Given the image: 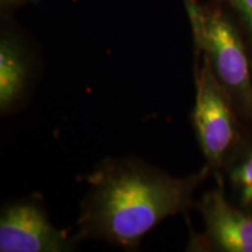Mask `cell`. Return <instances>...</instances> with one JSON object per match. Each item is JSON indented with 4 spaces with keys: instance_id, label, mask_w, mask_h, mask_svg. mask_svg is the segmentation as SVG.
Segmentation results:
<instances>
[{
    "instance_id": "7",
    "label": "cell",
    "mask_w": 252,
    "mask_h": 252,
    "mask_svg": "<svg viewBox=\"0 0 252 252\" xmlns=\"http://www.w3.org/2000/svg\"><path fill=\"white\" fill-rule=\"evenodd\" d=\"M229 181L241 208L252 210V146L242 150L230 160Z\"/></svg>"
},
{
    "instance_id": "1",
    "label": "cell",
    "mask_w": 252,
    "mask_h": 252,
    "mask_svg": "<svg viewBox=\"0 0 252 252\" xmlns=\"http://www.w3.org/2000/svg\"><path fill=\"white\" fill-rule=\"evenodd\" d=\"M210 167L173 176L138 159H106L87 178L76 238L135 249L167 217L186 214Z\"/></svg>"
},
{
    "instance_id": "2",
    "label": "cell",
    "mask_w": 252,
    "mask_h": 252,
    "mask_svg": "<svg viewBox=\"0 0 252 252\" xmlns=\"http://www.w3.org/2000/svg\"><path fill=\"white\" fill-rule=\"evenodd\" d=\"M195 84L196 94L191 113L194 131L208 166L217 168L226 162L238 143L235 103L214 74L206 55L202 64L196 68Z\"/></svg>"
},
{
    "instance_id": "5",
    "label": "cell",
    "mask_w": 252,
    "mask_h": 252,
    "mask_svg": "<svg viewBox=\"0 0 252 252\" xmlns=\"http://www.w3.org/2000/svg\"><path fill=\"white\" fill-rule=\"evenodd\" d=\"M197 208L206 231L203 238H193V242H202L219 251L252 252V215L229 202L220 179L215 188L203 195Z\"/></svg>"
},
{
    "instance_id": "4",
    "label": "cell",
    "mask_w": 252,
    "mask_h": 252,
    "mask_svg": "<svg viewBox=\"0 0 252 252\" xmlns=\"http://www.w3.org/2000/svg\"><path fill=\"white\" fill-rule=\"evenodd\" d=\"M71 249V239L50 222L36 201H15L1 210V252H63Z\"/></svg>"
},
{
    "instance_id": "9",
    "label": "cell",
    "mask_w": 252,
    "mask_h": 252,
    "mask_svg": "<svg viewBox=\"0 0 252 252\" xmlns=\"http://www.w3.org/2000/svg\"><path fill=\"white\" fill-rule=\"evenodd\" d=\"M237 11L243 15L247 24L252 31V0H230Z\"/></svg>"
},
{
    "instance_id": "8",
    "label": "cell",
    "mask_w": 252,
    "mask_h": 252,
    "mask_svg": "<svg viewBox=\"0 0 252 252\" xmlns=\"http://www.w3.org/2000/svg\"><path fill=\"white\" fill-rule=\"evenodd\" d=\"M186 8H187L189 20H190L191 28H193V34L197 33L198 28H200L201 23V15H202V8L197 4V0H185Z\"/></svg>"
},
{
    "instance_id": "10",
    "label": "cell",
    "mask_w": 252,
    "mask_h": 252,
    "mask_svg": "<svg viewBox=\"0 0 252 252\" xmlns=\"http://www.w3.org/2000/svg\"><path fill=\"white\" fill-rule=\"evenodd\" d=\"M1 1V5L5 6V7H8V6H15L21 4L24 0H0Z\"/></svg>"
},
{
    "instance_id": "3",
    "label": "cell",
    "mask_w": 252,
    "mask_h": 252,
    "mask_svg": "<svg viewBox=\"0 0 252 252\" xmlns=\"http://www.w3.org/2000/svg\"><path fill=\"white\" fill-rule=\"evenodd\" d=\"M194 39L235 105L252 117L250 63L234 25L220 11L202 9L200 28Z\"/></svg>"
},
{
    "instance_id": "6",
    "label": "cell",
    "mask_w": 252,
    "mask_h": 252,
    "mask_svg": "<svg viewBox=\"0 0 252 252\" xmlns=\"http://www.w3.org/2000/svg\"><path fill=\"white\" fill-rule=\"evenodd\" d=\"M28 61L14 41L2 37L0 42V110L12 111L23 99L30 83Z\"/></svg>"
}]
</instances>
